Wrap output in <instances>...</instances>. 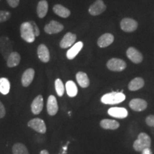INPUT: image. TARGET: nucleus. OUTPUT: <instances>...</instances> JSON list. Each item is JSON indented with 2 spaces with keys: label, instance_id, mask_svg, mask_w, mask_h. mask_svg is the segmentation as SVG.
Listing matches in <instances>:
<instances>
[{
  "label": "nucleus",
  "instance_id": "1",
  "mask_svg": "<svg viewBox=\"0 0 154 154\" xmlns=\"http://www.w3.org/2000/svg\"><path fill=\"white\" fill-rule=\"evenodd\" d=\"M21 37L28 43H33L35 41V34L33 26L30 22H23L20 26Z\"/></svg>",
  "mask_w": 154,
  "mask_h": 154
},
{
  "label": "nucleus",
  "instance_id": "2",
  "mask_svg": "<svg viewBox=\"0 0 154 154\" xmlns=\"http://www.w3.org/2000/svg\"><path fill=\"white\" fill-rule=\"evenodd\" d=\"M126 99V96L122 92H111L105 94L101 97V101L104 104H118Z\"/></svg>",
  "mask_w": 154,
  "mask_h": 154
},
{
  "label": "nucleus",
  "instance_id": "3",
  "mask_svg": "<svg viewBox=\"0 0 154 154\" xmlns=\"http://www.w3.org/2000/svg\"><path fill=\"white\" fill-rule=\"evenodd\" d=\"M151 146V140L150 136L146 133H140L138 138L134 141L133 147L135 151L141 152L144 149L150 148Z\"/></svg>",
  "mask_w": 154,
  "mask_h": 154
},
{
  "label": "nucleus",
  "instance_id": "4",
  "mask_svg": "<svg viewBox=\"0 0 154 154\" xmlns=\"http://www.w3.org/2000/svg\"><path fill=\"white\" fill-rule=\"evenodd\" d=\"M13 42L7 36H2L0 37V53L6 61L9 56L13 52Z\"/></svg>",
  "mask_w": 154,
  "mask_h": 154
},
{
  "label": "nucleus",
  "instance_id": "5",
  "mask_svg": "<svg viewBox=\"0 0 154 154\" xmlns=\"http://www.w3.org/2000/svg\"><path fill=\"white\" fill-rule=\"evenodd\" d=\"M107 68L113 72H122L126 67V63L124 60L117 58H113L106 63Z\"/></svg>",
  "mask_w": 154,
  "mask_h": 154
},
{
  "label": "nucleus",
  "instance_id": "6",
  "mask_svg": "<svg viewBox=\"0 0 154 154\" xmlns=\"http://www.w3.org/2000/svg\"><path fill=\"white\" fill-rule=\"evenodd\" d=\"M28 126L42 134H45L47 131V126H46L45 122L44 120L39 118H35L30 120L28 122Z\"/></svg>",
  "mask_w": 154,
  "mask_h": 154
},
{
  "label": "nucleus",
  "instance_id": "7",
  "mask_svg": "<svg viewBox=\"0 0 154 154\" xmlns=\"http://www.w3.org/2000/svg\"><path fill=\"white\" fill-rule=\"evenodd\" d=\"M106 9V7L102 0H96L95 2L90 6L88 12L92 16H97L103 13Z\"/></svg>",
  "mask_w": 154,
  "mask_h": 154
},
{
  "label": "nucleus",
  "instance_id": "8",
  "mask_svg": "<svg viewBox=\"0 0 154 154\" xmlns=\"http://www.w3.org/2000/svg\"><path fill=\"white\" fill-rule=\"evenodd\" d=\"M63 29V25L55 20H51L44 26V32L48 34H54L61 32Z\"/></svg>",
  "mask_w": 154,
  "mask_h": 154
},
{
  "label": "nucleus",
  "instance_id": "9",
  "mask_svg": "<svg viewBox=\"0 0 154 154\" xmlns=\"http://www.w3.org/2000/svg\"><path fill=\"white\" fill-rule=\"evenodd\" d=\"M121 29L126 32H134L138 27V23L134 19L125 18L121 22Z\"/></svg>",
  "mask_w": 154,
  "mask_h": 154
},
{
  "label": "nucleus",
  "instance_id": "10",
  "mask_svg": "<svg viewBox=\"0 0 154 154\" xmlns=\"http://www.w3.org/2000/svg\"><path fill=\"white\" fill-rule=\"evenodd\" d=\"M126 55L128 59L135 63H139L143 61V55L134 47L128 48L126 51Z\"/></svg>",
  "mask_w": 154,
  "mask_h": 154
},
{
  "label": "nucleus",
  "instance_id": "11",
  "mask_svg": "<svg viewBox=\"0 0 154 154\" xmlns=\"http://www.w3.org/2000/svg\"><path fill=\"white\" fill-rule=\"evenodd\" d=\"M44 107V99L42 95H38L36 96L32 101V105H31V109L32 112L34 114L37 115L42 112V109Z\"/></svg>",
  "mask_w": 154,
  "mask_h": 154
},
{
  "label": "nucleus",
  "instance_id": "12",
  "mask_svg": "<svg viewBox=\"0 0 154 154\" xmlns=\"http://www.w3.org/2000/svg\"><path fill=\"white\" fill-rule=\"evenodd\" d=\"M76 34L71 33V32H68V33L65 34L64 36L62 38V39L61 40L59 46L62 49H66V48H69L71 46H72L74 44V42H76Z\"/></svg>",
  "mask_w": 154,
  "mask_h": 154
},
{
  "label": "nucleus",
  "instance_id": "13",
  "mask_svg": "<svg viewBox=\"0 0 154 154\" xmlns=\"http://www.w3.org/2000/svg\"><path fill=\"white\" fill-rule=\"evenodd\" d=\"M47 112L50 116H54L57 113L59 110L57 100L54 95H50L47 100Z\"/></svg>",
  "mask_w": 154,
  "mask_h": 154
},
{
  "label": "nucleus",
  "instance_id": "14",
  "mask_svg": "<svg viewBox=\"0 0 154 154\" xmlns=\"http://www.w3.org/2000/svg\"><path fill=\"white\" fill-rule=\"evenodd\" d=\"M37 55L38 59L42 62L47 63L50 60V53L47 46L45 44H39L37 48Z\"/></svg>",
  "mask_w": 154,
  "mask_h": 154
},
{
  "label": "nucleus",
  "instance_id": "15",
  "mask_svg": "<svg viewBox=\"0 0 154 154\" xmlns=\"http://www.w3.org/2000/svg\"><path fill=\"white\" fill-rule=\"evenodd\" d=\"M34 74H35V71L34 70V69L29 68L25 70L22 76V86L24 87H28L33 82Z\"/></svg>",
  "mask_w": 154,
  "mask_h": 154
},
{
  "label": "nucleus",
  "instance_id": "16",
  "mask_svg": "<svg viewBox=\"0 0 154 154\" xmlns=\"http://www.w3.org/2000/svg\"><path fill=\"white\" fill-rule=\"evenodd\" d=\"M108 113L111 116L116 119H125L128 116V111L124 108L112 107L108 110Z\"/></svg>",
  "mask_w": 154,
  "mask_h": 154
},
{
  "label": "nucleus",
  "instance_id": "17",
  "mask_svg": "<svg viewBox=\"0 0 154 154\" xmlns=\"http://www.w3.org/2000/svg\"><path fill=\"white\" fill-rule=\"evenodd\" d=\"M129 106L135 111H144L148 106V103L145 100L141 99H134L130 101Z\"/></svg>",
  "mask_w": 154,
  "mask_h": 154
},
{
  "label": "nucleus",
  "instance_id": "18",
  "mask_svg": "<svg viewBox=\"0 0 154 154\" xmlns=\"http://www.w3.org/2000/svg\"><path fill=\"white\" fill-rule=\"evenodd\" d=\"M113 40H114V37H113L112 34L109 33H106L100 36L99 39H98L97 44L99 47L104 48L111 45L113 42Z\"/></svg>",
  "mask_w": 154,
  "mask_h": 154
},
{
  "label": "nucleus",
  "instance_id": "19",
  "mask_svg": "<svg viewBox=\"0 0 154 154\" xmlns=\"http://www.w3.org/2000/svg\"><path fill=\"white\" fill-rule=\"evenodd\" d=\"M84 44L82 42H79L74 44L73 47L71 48L70 49L67 51L66 53V57L68 59H74L75 57H76V55L80 52L81 50L82 49Z\"/></svg>",
  "mask_w": 154,
  "mask_h": 154
},
{
  "label": "nucleus",
  "instance_id": "20",
  "mask_svg": "<svg viewBox=\"0 0 154 154\" xmlns=\"http://www.w3.org/2000/svg\"><path fill=\"white\" fill-rule=\"evenodd\" d=\"M21 61V56L18 52L16 51H13L11 53V54L9 56L8 59L7 60V66L9 68H12V67H15L18 66L20 63Z\"/></svg>",
  "mask_w": 154,
  "mask_h": 154
},
{
  "label": "nucleus",
  "instance_id": "21",
  "mask_svg": "<svg viewBox=\"0 0 154 154\" xmlns=\"http://www.w3.org/2000/svg\"><path fill=\"white\" fill-rule=\"evenodd\" d=\"M48 9H49V5L46 0H41L38 2L37 7H36V12H37L38 17L40 19L44 18L47 14Z\"/></svg>",
  "mask_w": 154,
  "mask_h": 154
},
{
  "label": "nucleus",
  "instance_id": "22",
  "mask_svg": "<svg viewBox=\"0 0 154 154\" xmlns=\"http://www.w3.org/2000/svg\"><path fill=\"white\" fill-rule=\"evenodd\" d=\"M100 126L101 128L104 129L109 130H116L119 128V123L115 120H111V119H103L100 122Z\"/></svg>",
  "mask_w": 154,
  "mask_h": 154
},
{
  "label": "nucleus",
  "instance_id": "23",
  "mask_svg": "<svg viewBox=\"0 0 154 154\" xmlns=\"http://www.w3.org/2000/svg\"><path fill=\"white\" fill-rule=\"evenodd\" d=\"M76 81L79 86L82 88H87L90 84L89 79L86 73L79 72H78L76 75Z\"/></svg>",
  "mask_w": 154,
  "mask_h": 154
},
{
  "label": "nucleus",
  "instance_id": "24",
  "mask_svg": "<svg viewBox=\"0 0 154 154\" xmlns=\"http://www.w3.org/2000/svg\"><path fill=\"white\" fill-rule=\"evenodd\" d=\"M53 11L58 16L62 17V18H67L70 16L71 11L66 7H64L61 5H56L53 7Z\"/></svg>",
  "mask_w": 154,
  "mask_h": 154
},
{
  "label": "nucleus",
  "instance_id": "25",
  "mask_svg": "<svg viewBox=\"0 0 154 154\" xmlns=\"http://www.w3.org/2000/svg\"><path fill=\"white\" fill-rule=\"evenodd\" d=\"M144 86V81L142 78L140 77H137V78H135L134 79L131 80L128 84V89L130 91H137V90L140 89L141 88H143Z\"/></svg>",
  "mask_w": 154,
  "mask_h": 154
},
{
  "label": "nucleus",
  "instance_id": "26",
  "mask_svg": "<svg viewBox=\"0 0 154 154\" xmlns=\"http://www.w3.org/2000/svg\"><path fill=\"white\" fill-rule=\"evenodd\" d=\"M66 93L70 97H75L78 94V88L73 81H68L66 84Z\"/></svg>",
  "mask_w": 154,
  "mask_h": 154
},
{
  "label": "nucleus",
  "instance_id": "27",
  "mask_svg": "<svg viewBox=\"0 0 154 154\" xmlns=\"http://www.w3.org/2000/svg\"><path fill=\"white\" fill-rule=\"evenodd\" d=\"M10 90V82L7 78H0V93L7 95Z\"/></svg>",
  "mask_w": 154,
  "mask_h": 154
},
{
  "label": "nucleus",
  "instance_id": "28",
  "mask_svg": "<svg viewBox=\"0 0 154 154\" xmlns=\"http://www.w3.org/2000/svg\"><path fill=\"white\" fill-rule=\"evenodd\" d=\"M13 154H29L26 146L21 143H16L12 146Z\"/></svg>",
  "mask_w": 154,
  "mask_h": 154
},
{
  "label": "nucleus",
  "instance_id": "29",
  "mask_svg": "<svg viewBox=\"0 0 154 154\" xmlns=\"http://www.w3.org/2000/svg\"><path fill=\"white\" fill-rule=\"evenodd\" d=\"M55 89L59 96H62L64 94V85L60 79H57L55 81Z\"/></svg>",
  "mask_w": 154,
  "mask_h": 154
},
{
  "label": "nucleus",
  "instance_id": "30",
  "mask_svg": "<svg viewBox=\"0 0 154 154\" xmlns=\"http://www.w3.org/2000/svg\"><path fill=\"white\" fill-rule=\"evenodd\" d=\"M11 14L8 11L0 10V23L5 22L10 19Z\"/></svg>",
  "mask_w": 154,
  "mask_h": 154
},
{
  "label": "nucleus",
  "instance_id": "31",
  "mask_svg": "<svg viewBox=\"0 0 154 154\" xmlns=\"http://www.w3.org/2000/svg\"><path fill=\"white\" fill-rule=\"evenodd\" d=\"M146 123L148 126L154 127V115H150L146 117Z\"/></svg>",
  "mask_w": 154,
  "mask_h": 154
},
{
  "label": "nucleus",
  "instance_id": "32",
  "mask_svg": "<svg viewBox=\"0 0 154 154\" xmlns=\"http://www.w3.org/2000/svg\"><path fill=\"white\" fill-rule=\"evenodd\" d=\"M31 24H32V26H33V29H34V34H35V36H38L40 34V30H39V28L38 27L37 24H36L35 22H34V21H29Z\"/></svg>",
  "mask_w": 154,
  "mask_h": 154
},
{
  "label": "nucleus",
  "instance_id": "33",
  "mask_svg": "<svg viewBox=\"0 0 154 154\" xmlns=\"http://www.w3.org/2000/svg\"><path fill=\"white\" fill-rule=\"evenodd\" d=\"M7 3L9 4V5L12 8H16L19 6V1L20 0H7Z\"/></svg>",
  "mask_w": 154,
  "mask_h": 154
},
{
  "label": "nucleus",
  "instance_id": "34",
  "mask_svg": "<svg viewBox=\"0 0 154 154\" xmlns=\"http://www.w3.org/2000/svg\"><path fill=\"white\" fill-rule=\"evenodd\" d=\"M6 114V110L5 106L3 105V103H2V101H0V119L5 117Z\"/></svg>",
  "mask_w": 154,
  "mask_h": 154
},
{
  "label": "nucleus",
  "instance_id": "35",
  "mask_svg": "<svg viewBox=\"0 0 154 154\" xmlns=\"http://www.w3.org/2000/svg\"><path fill=\"white\" fill-rule=\"evenodd\" d=\"M142 154H152L151 150L150 149V148H148V149H144L143 151H142Z\"/></svg>",
  "mask_w": 154,
  "mask_h": 154
},
{
  "label": "nucleus",
  "instance_id": "36",
  "mask_svg": "<svg viewBox=\"0 0 154 154\" xmlns=\"http://www.w3.org/2000/svg\"><path fill=\"white\" fill-rule=\"evenodd\" d=\"M40 154H49V152H48L47 150H42V151H41V153H40Z\"/></svg>",
  "mask_w": 154,
  "mask_h": 154
},
{
  "label": "nucleus",
  "instance_id": "37",
  "mask_svg": "<svg viewBox=\"0 0 154 154\" xmlns=\"http://www.w3.org/2000/svg\"><path fill=\"white\" fill-rule=\"evenodd\" d=\"M0 1H1V0H0Z\"/></svg>",
  "mask_w": 154,
  "mask_h": 154
}]
</instances>
